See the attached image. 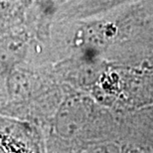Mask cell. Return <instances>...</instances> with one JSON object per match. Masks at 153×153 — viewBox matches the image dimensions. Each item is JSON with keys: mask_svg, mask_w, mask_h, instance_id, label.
Returning a JSON list of instances; mask_svg holds the SVG:
<instances>
[{"mask_svg": "<svg viewBox=\"0 0 153 153\" xmlns=\"http://www.w3.org/2000/svg\"><path fill=\"white\" fill-rule=\"evenodd\" d=\"M16 0H0V20L4 19L13 11Z\"/></svg>", "mask_w": 153, "mask_h": 153, "instance_id": "4", "label": "cell"}, {"mask_svg": "<svg viewBox=\"0 0 153 153\" xmlns=\"http://www.w3.org/2000/svg\"><path fill=\"white\" fill-rule=\"evenodd\" d=\"M91 114L90 102L82 97H71L59 108L55 128L63 138H72L82 129Z\"/></svg>", "mask_w": 153, "mask_h": 153, "instance_id": "1", "label": "cell"}, {"mask_svg": "<svg viewBox=\"0 0 153 153\" xmlns=\"http://www.w3.org/2000/svg\"><path fill=\"white\" fill-rule=\"evenodd\" d=\"M26 53L25 40L18 35H7L0 38V64L4 67H15Z\"/></svg>", "mask_w": 153, "mask_h": 153, "instance_id": "2", "label": "cell"}, {"mask_svg": "<svg viewBox=\"0 0 153 153\" xmlns=\"http://www.w3.org/2000/svg\"><path fill=\"white\" fill-rule=\"evenodd\" d=\"M32 79L27 73L21 71L12 72L7 79L9 94L14 99H23L31 93Z\"/></svg>", "mask_w": 153, "mask_h": 153, "instance_id": "3", "label": "cell"}]
</instances>
